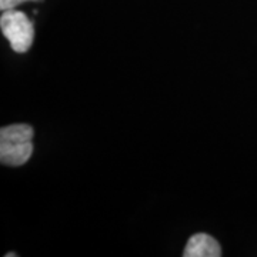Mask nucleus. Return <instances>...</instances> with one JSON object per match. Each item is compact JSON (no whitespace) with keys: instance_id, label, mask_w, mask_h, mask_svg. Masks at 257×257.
Segmentation results:
<instances>
[{"instance_id":"1","label":"nucleus","mask_w":257,"mask_h":257,"mask_svg":"<svg viewBox=\"0 0 257 257\" xmlns=\"http://www.w3.org/2000/svg\"><path fill=\"white\" fill-rule=\"evenodd\" d=\"M33 127L30 124H10L0 128V162L18 167L25 165L33 153Z\"/></svg>"},{"instance_id":"2","label":"nucleus","mask_w":257,"mask_h":257,"mask_svg":"<svg viewBox=\"0 0 257 257\" xmlns=\"http://www.w3.org/2000/svg\"><path fill=\"white\" fill-rule=\"evenodd\" d=\"M0 28L3 36L9 40L12 49L16 53H26L32 47L35 39V28L32 20L20 10L12 9L2 13Z\"/></svg>"},{"instance_id":"3","label":"nucleus","mask_w":257,"mask_h":257,"mask_svg":"<svg viewBox=\"0 0 257 257\" xmlns=\"http://www.w3.org/2000/svg\"><path fill=\"white\" fill-rule=\"evenodd\" d=\"M184 257H220L221 247L217 240L206 233L193 234L183 251Z\"/></svg>"},{"instance_id":"4","label":"nucleus","mask_w":257,"mask_h":257,"mask_svg":"<svg viewBox=\"0 0 257 257\" xmlns=\"http://www.w3.org/2000/svg\"><path fill=\"white\" fill-rule=\"evenodd\" d=\"M25 2H39V0H0V9L2 12L16 9L19 5H22Z\"/></svg>"},{"instance_id":"5","label":"nucleus","mask_w":257,"mask_h":257,"mask_svg":"<svg viewBox=\"0 0 257 257\" xmlns=\"http://www.w3.org/2000/svg\"><path fill=\"white\" fill-rule=\"evenodd\" d=\"M18 253H6V257H16Z\"/></svg>"}]
</instances>
